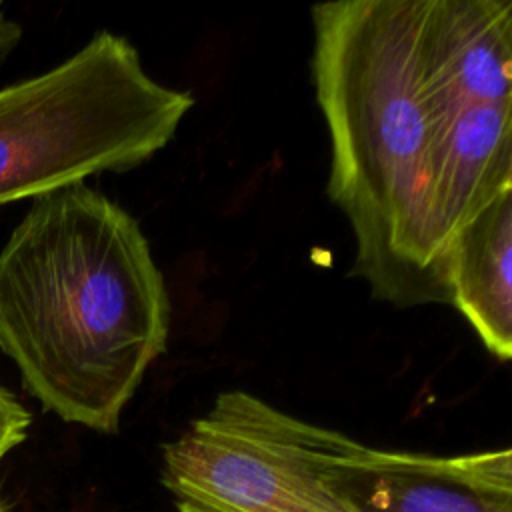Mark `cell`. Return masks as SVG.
Masks as SVG:
<instances>
[{"mask_svg":"<svg viewBox=\"0 0 512 512\" xmlns=\"http://www.w3.org/2000/svg\"><path fill=\"white\" fill-rule=\"evenodd\" d=\"M22 40V26L10 18V14L0 4V66L10 58Z\"/></svg>","mask_w":512,"mask_h":512,"instance_id":"ba28073f","label":"cell"},{"mask_svg":"<svg viewBox=\"0 0 512 512\" xmlns=\"http://www.w3.org/2000/svg\"><path fill=\"white\" fill-rule=\"evenodd\" d=\"M192 106L190 92L144 70L128 38L96 32L54 68L0 88V206L140 166Z\"/></svg>","mask_w":512,"mask_h":512,"instance_id":"3957f363","label":"cell"},{"mask_svg":"<svg viewBox=\"0 0 512 512\" xmlns=\"http://www.w3.org/2000/svg\"><path fill=\"white\" fill-rule=\"evenodd\" d=\"M168 328L164 278L130 212L84 182L32 198L0 250V350L44 410L118 432Z\"/></svg>","mask_w":512,"mask_h":512,"instance_id":"7a4b0ae2","label":"cell"},{"mask_svg":"<svg viewBox=\"0 0 512 512\" xmlns=\"http://www.w3.org/2000/svg\"><path fill=\"white\" fill-rule=\"evenodd\" d=\"M30 422V412L10 390L0 386V460L26 438Z\"/></svg>","mask_w":512,"mask_h":512,"instance_id":"52a82bcc","label":"cell"},{"mask_svg":"<svg viewBox=\"0 0 512 512\" xmlns=\"http://www.w3.org/2000/svg\"><path fill=\"white\" fill-rule=\"evenodd\" d=\"M442 280L448 304L472 324L486 350L512 356V186L500 190L452 236Z\"/></svg>","mask_w":512,"mask_h":512,"instance_id":"8992f818","label":"cell"},{"mask_svg":"<svg viewBox=\"0 0 512 512\" xmlns=\"http://www.w3.org/2000/svg\"><path fill=\"white\" fill-rule=\"evenodd\" d=\"M312 24L328 196L376 298L420 166L466 110L512 102V2L338 0L314 4Z\"/></svg>","mask_w":512,"mask_h":512,"instance_id":"6da1fadb","label":"cell"},{"mask_svg":"<svg viewBox=\"0 0 512 512\" xmlns=\"http://www.w3.org/2000/svg\"><path fill=\"white\" fill-rule=\"evenodd\" d=\"M350 440L228 390L162 446L160 480L178 512H348L324 470Z\"/></svg>","mask_w":512,"mask_h":512,"instance_id":"277c9868","label":"cell"},{"mask_svg":"<svg viewBox=\"0 0 512 512\" xmlns=\"http://www.w3.org/2000/svg\"><path fill=\"white\" fill-rule=\"evenodd\" d=\"M324 482L348 512H512L510 448L430 456L350 440Z\"/></svg>","mask_w":512,"mask_h":512,"instance_id":"5b68a950","label":"cell"}]
</instances>
